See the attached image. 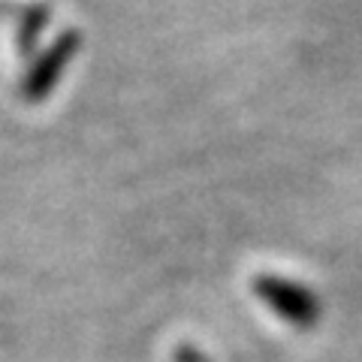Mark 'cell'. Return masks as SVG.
<instances>
[{"label":"cell","instance_id":"1","mask_svg":"<svg viewBox=\"0 0 362 362\" xmlns=\"http://www.w3.org/2000/svg\"><path fill=\"white\" fill-rule=\"evenodd\" d=\"M257 296L263 299L272 311H278V317H284L293 326H311L317 323V314H320V305L317 296H311L308 290L296 281L287 278H275V275H259L254 281Z\"/></svg>","mask_w":362,"mask_h":362},{"label":"cell","instance_id":"2","mask_svg":"<svg viewBox=\"0 0 362 362\" xmlns=\"http://www.w3.org/2000/svg\"><path fill=\"white\" fill-rule=\"evenodd\" d=\"M70 45H76V37L73 40L64 37L58 45H54V49H49L45 58H40L37 64H33V70L28 73L25 85H21V90L28 94V100H40L45 90L54 85V78H58V73L64 70L66 58H70V52H76V49H70Z\"/></svg>","mask_w":362,"mask_h":362}]
</instances>
